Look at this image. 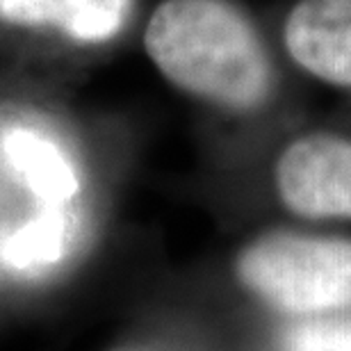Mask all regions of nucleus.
<instances>
[{"mask_svg":"<svg viewBox=\"0 0 351 351\" xmlns=\"http://www.w3.org/2000/svg\"><path fill=\"white\" fill-rule=\"evenodd\" d=\"M338 117L280 125L271 144L269 185L280 210L301 221H351V105Z\"/></svg>","mask_w":351,"mask_h":351,"instance_id":"3","label":"nucleus"},{"mask_svg":"<svg viewBox=\"0 0 351 351\" xmlns=\"http://www.w3.org/2000/svg\"><path fill=\"white\" fill-rule=\"evenodd\" d=\"M66 217L62 213H46L21 228L5 244V263L14 269H32V267L51 265L62 256L66 244Z\"/></svg>","mask_w":351,"mask_h":351,"instance_id":"6","label":"nucleus"},{"mask_svg":"<svg viewBox=\"0 0 351 351\" xmlns=\"http://www.w3.org/2000/svg\"><path fill=\"white\" fill-rule=\"evenodd\" d=\"M132 0H71L60 32L80 44H105L123 30Z\"/></svg>","mask_w":351,"mask_h":351,"instance_id":"7","label":"nucleus"},{"mask_svg":"<svg viewBox=\"0 0 351 351\" xmlns=\"http://www.w3.org/2000/svg\"><path fill=\"white\" fill-rule=\"evenodd\" d=\"M283 351H351V317L306 319L280 338Z\"/></svg>","mask_w":351,"mask_h":351,"instance_id":"8","label":"nucleus"},{"mask_svg":"<svg viewBox=\"0 0 351 351\" xmlns=\"http://www.w3.org/2000/svg\"><path fill=\"white\" fill-rule=\"evenodd\" d=\"M7 156L41 199L64 203L78 194V176L58 146L32 132L16 130L7 137Z\"/></svg>","mask_w":351,"mask_h":351,"instance_id":"5","label":"nucleus"},{"mask_svg":"<svg viewBox=\"0 0 351 351\" xmlns=\"http://www.w3.org/2000/svg\"><path fill=\"white\" fill-rule=\"evenodd\" d=\"M71 0H0V21L12 25H53L60 30Z\"/></svg>","mask_w":351,"mask_h":351,"instance_id":"9","label":"nucleus"},{"mask_svg":"<svg viewBox=\"0 0 351 351\" xmlns=\"http://www.w3.org/2000/svg\"><path fill=\"white\" fill-rule=\"evenodd\" d=\"M142 44L167 85L237 139L256 142L308 112V87L247 0H160Z\"/></svg>","mask_w":351,"mask_h":351,"instance_id":"1","label":"nucleus"},{"mask_svg":"<svg viewBox=\"0 0 351 351\" xmlns=\"http://www.w3.org/2000/svg\"><path fill=\"white\" fill-rule=\"evenodd\" d=\"M265 16L292 73L351 105V0H278Z\"/></svg>","mask_w":351,"mask_h":351,"instance_id":"4","label":"nucleus"},{"mask_svg":"<svg viewBox=\"0 0 351 351\" xmlns=\"http://www.w3.org/2000/svg\"><path fill=\"white\" fill-rule=\"evenodd\" d=\"M240 283L290 315H326L351 308V237L269 230L235 258Z\"/></svg>","mask_w":351,"mask_h":351,"instance_id":"2","label":"nucleus"}]
</instances>
